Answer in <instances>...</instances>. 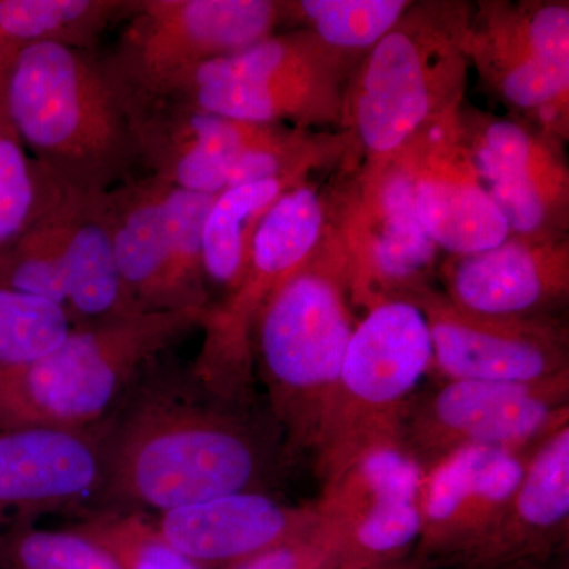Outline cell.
Masks as SVG:
<instances>
[{"mask_svg":"<svg viewBox=\"0 0 569 569\" xmlns=\"http://www.w3.org/2000/svg\"><path fill=\"white\" fill-rule=\"evenodd\" d=\"M449 301L467 312L503 318L559 317L569 298V238L530 241L509 234L482 252L440 268Z\"/></svg>","mask_w":569,"mask_h":569,"instance_id":"obj_18","label":"cell"},{"mask_svg":"<svg viewBox=\"0 0 569 569\" xmlns=\"http://www.w3.org/2000/svg\"><path fill=\"white\" fill-rule=\"evenodd\" d=\"M466 51L508 118L568 141V0H478Z\"/></svg>","mask_w":569,"mask_h":569,"instance_id":"obj_11","label":"cell"},{"mask_svg":"<svg viewBox=\"0 0 569 569\" xmlns=\"http://www.w3.org/2000/svg\"><path fill=\"white\" fill-rule=\"evenodd\" d=\"M141 173L190 192L219 194L242 183L312 176L346 159L343 132L223 118L182 102L137 116Z\"/></svg>","mask_w":569,"mask_h":569,"instance_id":"obj_6","label":"cell"},{"mask_svg":"<svg viewBox=\"0 0 569 569\" xmlns=\"http://www.w3.org/2000/svg\"><path fill=\"white\" fill-rule=\"evenodd\" d=\"M164 182L141 173L103 194L116 264L138 312H174Z\"/></svg>","mask_w":569,"mask_h":569,"instance_id":"obj_22","label":"cell"},{"mask_svg":"<svg viewBox=\"0 0 569 569\" xmlns=\"http://www.w3.org/2000/svg\"><path fill=\"white\" fill-rule=\"evenodd\" d=\"M335 216V186L312 178L283 193L261 220L241 282L212 302L201 326L203 343L190 370L213 395L254 403L252 336L269 296L323 241Z\"/></svg>","mask_w":569,"mask_h":569,"instance_id":"obj_10","label":"cell"},{"mask_svg":"<svg viewBox=\"0 0 569 569\" xmlns=\"http://www.w3.org/2000/svg\"><path fill=\"white\" fill-rule=\"evenodd\" d=\"M533 451L466 448L422 471L421 535L413 556L429 568L455 567L500 518Z\"/></svg>","mask_w":569,"mask_h":569,"instance_id":"obj_16","label":"cell"},{"mask_svg":"<svg viewBox=\"0 0 569 569\" xmlns=\"http://www.w3.org/2000/svg\"><path fill=\"white\" fill-rule=\"evenodd\" d=\"M282 26L283 0H134L118 39L100 58L137 118L170 99L198 67Z\"/></svg>","mask_w":569,"mask_h":569,"instance_id":"obj_9","label":"cell"},{"mask_svg":"<svg viewBox=\"0 0 569 569\" xmlns=\"http://www.w3.org/2000/svg\"><path fill=\"white\" fill-rule=\"evenodd\" d=\"M569 426V372L538 383L445 380L418 392L400 427V447L425 471L466 448L535 449Z\"/></svg>","mask_w":569,"mask_h":569,"instance_id":"obj_13","label":"cell"},{"mask_svg":"<svg viewBox=\"0 0 569 569\" xmlns=\"http://www.w3.org/2000/svg\"><path fill=\"white\" fill-rule=\"evenodd\" d=\"M329 569H429L425 561L418 559V557L410 556L407 559L392 561V563L377 565V567L370 568H347V567H331Z\"/></svg>","mask_w":569,"mask_h":569,"instance_id":"obj_35","label":"cell"},{"mask_svg":"<svg viewBox=\"0 0 569 569\" xmlns=\"http://www.w3.org/2000/svg\"><path fill=\"white\" fill-rule=\"evenodd\" d=\"M426 318L432 367L445 380L538 383L569 372V331L560 317L479 316L432 284L408 296Z\"/></svg>","mask_w":569,"mask_h":569,"instance_id":"obj_15","label":"cell"},{"mask_svg":"<svg viewBox=\"0 0 569 569\" xmlns=\"http://www.w3.org/2000/svg\"><path fill=\"white\" fill-rule=\"evenodd\" d=\"M71 529L96 541L121 569H203L179 552L144 512L89 511Z\"/></svg>","mask_w":569,"mask_h":569,"instance_id":"obj_32","label":"cell"},{"mask_svg":"<svg viewBox=\"0 0 569 569\" xmlns=\"http://www.w3.org/2000/svg\"><path fill=\"white\" fill-rule=\"evenodd\" d=\"M3 102L26 151L63 187L107 193L141 174L137 121L100 51L11 47Z\"/></svg>","mask_w":569,"mask_h":569,"instance_id":"obj_2","label":"cell"},{"mask_svg":"<svg viewBox=\"0 0 569 569\" xmlns=\"http://www.w3.org/2000/svg\"><path fill=\"white\" fill-rule=\"evenodd\" d=\"M358 63L316 33L290 29L203 63L164 102L236 121L306 130L340 127L343 96Z\"/></svg>","mask_w":569,"mask_h":569,"instance_id":"obj_8","label":"cell"},{"mask_svg":"<svg viewBox=\"0 0 569 569\" xmlns=\"http://www.w3.org/2000/svg\"><path fill=\"white\" fill-rule=\"evenodd\" d=\"M103 437L104 421L0 430V519L89 507L102 485Z\"/></svg>","mask_w":569,"mask_h":569,"instance_id":"obj_19","label":"cell"},{"mask_svg":"<svg viewBox=\"0 0 569 569\" xmlns=\"http://www.w3.org/2000/svg\"><path fill=\"white\" fill-rule=\"evenodd\" d=\"M310 178L312 176L266 179L217 194L203 231V264L209 288H219L227 296L238 287L249 264L261 220L283 193Z\"/></svg>","mask_w":569,"mask_h":569,"instance_id":"obj_24","label":"cell"},{"mask_svg":"<svg viewBox=\"0 0 569 569\" xmlns=\"http://www.w3.org/2000/svg\"><path fill=\"white\" fill-rule=\"evenodd\" d=\"M460 132L509 234L530 241L569 238V167L559 138L463 102Z\"/></svg>","mask_w":569,"mask_h":569,"instance_id":"obj_14","label":"cell"},{"mask_svg":"<svg viewBox=\"0 0 569 569\" xmlns=\"http://www.w3.org/2000/svg\"><path fill=\"white\" fill-rule=\"evenodd\" d=\"M335 227L356 309L367 312L429 287L440 249L419 220L399 152L361 160L337 179Z\"/></svg>","mask_w":569,"mask_h":569,"instance_id":"obj_12","label":"cell"},{"mask_svg":"<svg viewBox=\"0 0 569 569\" xmlns=\"http://www.w3.org/2000/svg\"><path fill=\"white\" fill-rule=\"evenodd\" d=\"M103 194L77 192L61 183L58 216L63 284L73 325L138 313L116 264Z\"/></svg>","mask_w":569,"mask_h":569,"instance_id":"obj_23","label":"cell"},{"mask_svg":"<svg viewBox=\"0 0 569 569\" xmlns=\"http://www.w3.org/2000/svg\"><path fill=\"white\" fill-rule=\"evenodd\" d=\"M0 569H121L74 529L41 530L32 519H0Z\"/></svg>","mask_w":569,"mask_h":569,"instance_id":"obj_30","label":"cell"},{"mask_svg":"<svg viewBox=\"0 0 569 569\" xmlns=\"http://www.w3.org/2000/svg\"><path fill=\"white\" fill-rule=\"evenodd\" d=\"M548 569H569L568 549L550 561Z\"/></svg>","mask_w":569,"mask_h":569,"instance_id":"obj_37","label":"cell"},{"mask_svg":"<svg viewBox=\"0 0 569 569\" xmlns=\"http://www.w3.org/2000/svg\"><path fill=\"white\" fill-rule=\"evenodd\" d=\"M569 426L553 432L531 452L515 496L456 569L501 567L533 561L548 565L568 549Z\"/></svg>","mask_w":569,"mask_h":569,"instance_id":"obj_21","label":"cell"},{"mask_svg":"<svg viewBox=\"0 0 569 569\" xmlns=\"http://www.w3.org/2000/svg\"><path fill=\"white\" fill-rule=\"evenodd\" d=\"M422 227L451 257L482 252L509 236L460 132L458 110L427 123L399 149Z\"/></svg>","mask_w":569,"mask_h":569,"instance_id":"obj_17","label":"cell"},{"mask_svg":"<svg viewBox=\"0 0 569 569\" xmlns=\"http://www.w3.org/2000/svg\"><path fill=\"white\" fill-rule=\"evenodd\" d=\"M473 2L418 0L348 80L339 129L356 159L391 156L466 102V33Z\"/></svg>","mask_w":569,"mask_h":569,"instance_id":"obj_4","label":"cell"},{"mask_svg":"<svg viewBox=\"0 0 569 569\" xmlns=\"http://www.w3.org/2000/svg\"><path fill=\"white\" fill-rule=\"evenodd\" d=\"M335 216L323 241L269 296L254 323L253 376L293 462L316 448L359 318Z\"/></svg>","mask_w":569,"mask_h":569,"instance_id":"obj_3","label":"cell"},{"mask_svg":"<svg viewBox=\"0 0 569 569\" xmlns=\"http://www.w3.org/2000/svg\"><path fill=\"white\" fill-rule=\"evenodd\" d=\"M206 313L138 312L73 325L62 346L39 361L0 367V430L99 425L149 362L201 329Z\"/></svg>","mask_w":569,"mask_h":569,"instance_id":"obj_5","label":"cell"},{"mask_svg":"<svg viewBox=\"0 0 569 569\" xmlns=\"http://www.w3.org/2000/svg\"><path fill=\"white\" fill-rule=\"evenodd\" d=\"M413 0H283L284 26L307 29L332 50L361 61Z\"/></svg>","mask_w":569,"mask_h":569,"instance_id":"obj_27","label":"cell"},{"mask_svg":"<svg viewBox=\"0 0 569 569\" xmlns=\"http://www.w3.org/2000/svg\"><path fill=\"white\" fill-rule=\"evenodd\" d=\"M548 565L533 563V561H520V563L501 565V567L470 568V569H548Z\"/></svg>","mask_w":569,"mask_h":569,"instance_id":"obj_36","label":"cell"},{"mask_svg":"<svg viewBox=\"0 0 569 569\" xmlns=\"http://www.w3.org/2000/svg\"><path fill=\"white\" fill-rule=\"evenodd\" d=\"M50 204L20 236L0 263V287L50 299L66 307V284L59 230L58 201Z\"/></svg>","mask_w":569,"mask_h":569,"instance_id":"obj_33","label":"cell"},{"mask_svg":"<svg viewBox=\"0 0 569 569\" xmlns=\"http://www.w3.org/2000/svg\"><path fill=\"white\" fill-rule=\"evenodd\" d=\"M134 0H0V37L13 47L59 44L100 51L104 33L118 28Z\"/></svg>","mask_w":569,"mask_h":569,"instance_id":"obj_25","label":"cell"},{"mask_svg":"<svg viewBox=\"0 0 569 569\" xmlns=\"http://www.w3.org/2000/svg\"><path fill=\"white\" fill-rule=\"evenodd\" d=\"M284 463L269 411L213 395L168 351L104 419L102 485L86 512L162 515L230 493L269 492Z\"/></svg>","mask_w":569,"mask_h":569,"instance_id":"obj_1","label":"cell"},{"mask_svg":"<svg viewBox=\"0 0 569 569\" xmlns=\"http://www.w3.org/2000/svg\"><path fill=\"white\" fill-rule=\"evenodd\" d=\"M71 328L66 307L0 287V367L39 361L62 346Z\"/></svg>","mask_w":569,"mask_h":569,"instance_id":"obj_31","label":"cell"},{"mask_svg":"<svg viewBox=\"0 0 569 569\" xmlns=\"http://www.w3.org/2000/svg\"><path fill=\"white\" fill-rule=\"evenodd\" d=\"M339 549V531L321 518L301 537L227 569H329L335 567Z\"/></svg>","mask_w":569,"mask_h":569,"instance_id":"obj_34","label":"cell"},{"mask_svg":"<svg viewBox=\"0 0 569 569\" xmlns=\"http://www.w3.org/2000/svg\"><path fill=\"white\" fill-rule=\"evenodd\" d=\"M421 477V467L400 445L370 449L323 482L317 509L342 530L389 498L417 496Z\"/></svg>","mask_w":569,"mask_h":569,"instance_id":"obj_26","label":"cell"},{"mask_svg":"<svg viewBox=\"0 0 569 569\" xmlns=\"http://www.w3.org/2000/svg\"><path fill=\"white\" fill-rule=\"evenodd\" d=\"M7 44L9 43H6V41L2 40V37H0V52L6 50Z\"/></svg>","mask_w":569,"mask_h":569,"instance_id":"obj_38","label":"cell"},{"mask_svg":"<svg viewBox=\"0 0 569 569\" xmlns=\"http://www.w3.org/2000/svg\"><path fill=\"white\" fill-rule=\"evenodd\" d=\"M216 197L190 192L164 182L170 282L178 310H209L212 305L204 276L203 231L206 217Z\"/></svg>","mask_w":569,"mask_h":569,"instance_id":"obj_29","label":"cell"},{"mask_svg":"<svg viewBox=\"0 0 569 569\" xmlns=\"http://www.w3.org/2000/svg\"><path fill=\"white\" fill-rule=\"evenodd\" d=\"M321 522L316 501L290 505L269 492H238L171 509L156 519L163 537L203 569H227Z\"/></svg>","mask_w":569,"mask_h":569,"instance_id":"obj_20","label":"cell"},{"mask_svg":"<svg viewBox=\"0 0 569 569\" xmlns=\"http://www.w3.org/2000/svg\"><path fill=\"white\" fill-rule=\"evenodd\" d=\"M430 367L429 328L415 302L391 299L362 313L313 448L321 482L370 449L400 445L408 406Z\"/></svg>","mask_w":569,"mask_h":569,"instance_id":"obj_7","label":"cell"},{"mask_svg":"<svg viewBox=\"0 0 569 569\" xmlns=\"http://www.w3.org/2000/svg\"><path fill=\"white\" fill-rule=\"evenodd\" d=\"M11 44L0 52V263L29 224L50 204L59 182L29 156L3 102Z\"/></svg>","mask_w":569,"mask_h":569,"instance_id":"obj_28","label":"cell"}]
</instances>
